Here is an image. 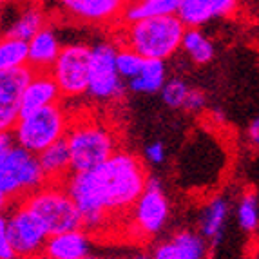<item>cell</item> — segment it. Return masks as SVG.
Masks as SVG:
<instances>
[{"mask_svg": "<svg viewBox=\"0 0 259 259\" xmlns=\"http://www.w3.org/2000/svg\"><path fill=\"white\" fill-rule=\"evenodd\" d=\"M145 165L134 152L118 149L98 167L83 172H71L64 182L82 214L83 229L89 234L102 232L133 210L147 185Z\"/></svg>", "mask_w": 259, "mask_h": 259, "instance_id": "cell-1", "label": "cell"}, {"mask_svg": "<svg viewBox=\"0 0 259 259\" xmlns=\"http://www.w3.org/2000/svg\"><path fill=\"white\" fill-rule=\"evenodd\" d=\"M116 46H127L143 58L168 60L182 49L187 26L178 15L152 17L143 20L121 24Z\"/></svg>", "mask_w": 259, "mask_h": 259, "instance_id": "cell-2", "label": "cell"}, {"mask_svg": "<svg viewBox=\"0 0 259 259\" xmlns=\"http://www.w3.org/2000/svg\"><path fill=\"white\" fill-rule=\"evenodd\" d=\"M65 142L69 147L73 172L98 167L120 149L114 131L102 120L91 116L73 118Z\"/></svg>", "mask_w": 259, "mask_h": 259, "instance_id": "cell-3", "label": "cell"}, {"mask_svg": "<svg viewBox=\"0 0 259 259\" xmlns=\"http://www.w3.org/2000/svg\"><path fill=\"white\" fill-rule=\"evenodd\" d=\"M71 120L73 118L62 104L48 105L38 111L22 114L13 129L15 142L33 154H40L44 149L65 140Z\"/></svg>", "mask_w": 259, "mask_h": 259, "instance_id": "cell-4", "label": "cell"}, {"mask_svg": "<svg viewBox=\"0 0 259 259\" xmlns=\"http://www.w3.org/2000/svg\"><path fill=\"white\" fill-rule=\"evenodd\" d=\"M46 227L48 234L82 229V214L64 183H46L20 199Z\"/></svg>", "mask_w": 259, "mask_h": 259, "instance_id": "cell-5", "label": "cell"}, {"mask_svg": "<svg viewBox=\"0 0 259 259\" xmlns=\"http://www.w3.org/2000/svg\"><path fill=\"white\" fill-rule=\"evenodd\" d=\"M46 183L36 154L15 145L0 156V194L9 201H20Z\"/></svg>", "mask_w": 259, "mask_h": 259, "instance_id": "cell-6", "label": "cell"}, {"mask_svg": "<svg viewBox=\"0 0 259 259\" xmlns=\"http://www.w3.org/2000/svg\"><path fill=\"white\" fill-rule=\"evenodd\" d=\"M118 46L112 42H98L93 46L89 62V87L87 95L96 102H116L123 98L127 87L116 65Z\"/></svg>", "mask_w": 259, "mask_h": 259, "instance_id": "cell-7", "label": "cell"}, {"mask_svg": "<svg viewBox=\"0 0 259 259\" xmlns=\"http://www.w3.org/2000/svg\"><path fill=\"white\" fill-rule=\"evenodd\" d=\"M91 51L93 48L85 44H67L62 48L49 71L60 89L62 98H78L87 95Z\"/></svg>", "mask_w": 259, "mask_h": 259, "instance_id": "cell-8", "label": "cell"}, {"mask_svg": "<svg viewBox=\"0 0 259 259\" xmlns=\"http://www.w3.org/2000/svg\"><path fill=\"white\" fill-rule=\"evenodd\" d=\"M131 214H133L134 232L143 239L156 238L165 229L170 216V205L158 178L149 176L145 190L134 203Z\"/></svg>", "mask_w": 259, "mask_h": 259, "instance_id": "cell-9", "label": "cell"}, {"mask_svg": "<svg viewBox=\"0 0 259 259\" xmlns=\"http://www.w3.org/2000/svg\"><path fill=\"white\" fill-rule=\"evenodd\" d=\"M8 227L15 250L20 257L29 259L44 252V246L49 238L48 230L22 201H17V205L8 214Z\"/></svg>", "mask_w": 259, "mask_h": 259, "instance_id": "cell-10", "label": "cell"}, {"mask_svg": "<svg viewBox=\"0 0 259 259\" xmlns=\"http://www.w3.org/2000/svg\"><path fill=\"white\" fill-rule=\"evenodd\" d=\"M33 69L29 65L0 73V133L13 131L22 116V95Z\"/></svg>", "mask_w": 259, "mask_h": 259, "instance_id": "cell-11", "label": "cell"}, {"mask_svg": "<svg viewBox=\"0 0 259 259\" xmlns=\"http://www.w3.org/2000/svg\"><path fill=\"white\" fill-rule=\"evenodd\" d=\"M69 17L85 24L109 26L121 24V17L129 0H56Z\"/></svg>", "mask_w": 259, "mask_h": 259, "instance_id": "cell-12", "label": "cell"}, {"mask_svg": "<svg viewBox=\"0 0 259 259\" xmlns=\"http://www.w3.org/2000/svg\"><path fill=\"white\" fill-rule=\"evenodd\" d=\"M207 239L192 229H182L152 248V259H205Z\"/></svg>", "mask_w": 259, "mask_h": 259, "instance_id": "cell-13", "label": "cell"}, {"mask_svg": "<svg viewBox=\"0 0 259 259\" xmlns=\"http://www.w3.org/2000/svg\"><path fill=\"white\" fill-rule=\"evenodd\" d=\"M238 11V0H182L178 17L187 27H201L218 18H229Z\"/></svg>", "mask_w": 259, "mask_h": 259, "instance_id": "cell-14", "label": "cell"}, {"mask_svg": "<svg viewBox=\"0 0 259 259\" xmlns=\"http://www.w3.org/2000/svg\"><path fill=\"white\" fill-rule=\"evenodd\" d=\"M230 216V201L225 196H212L203 205L198 218V232L210 246H218L225 238L227 221Z\"/></svg>", "mask_w": 259, "mask_h": 259, "instance_id": "cell-15", "label": "cell"}, {"mask_svg": "<svg viewBox=\"0 0 259 259\" xmlns=\"http://www.w3.org/2000/svg\"><path fill=\"white\" fill-rule=\"evenodd\" d=\"M44 254L49 259H83L91 254V234L83 227L51 234L44 246Z\"/></svg>", "mask_w": 259, "mask_h": 259, "instance_id": "cell-16", "label": "cell"}, {"mask_svg": "<svg viewBox=\"0 0 259 259\" xmlns=\"http://www.w3.org/2000/svg\"><path fill=\"white\" fill-rule=\"evenodd\" d=\"M62 93L49 71H33L24 95H22V114L38 111L48 105L60 104Z\"/></svg>", "mask_w": 259, "mask_h": 259, "instance_id": "cell-17", "label": "cell"}, {"mask_svg": "<svg viewBox=\"0 0 259 259\" xmlns=\"http://www.w3.org/2000/svg\"><path fill=\"white\" fill-rule=\"evenodd\" d=\"M60 38L49 26L42 27L35 36L27 40V65L33 71H51L62 51Z\"/></svg>", "mask_w": 259, "mask_h": 259, "instance_id": "cell-18", "label": "cell"}, {"mask_svg": "<svg viewBox=\"0 0 259 259\" xmlns=\"http://www.w3.org/2000/svg\"><path fill=\"white\" fill-rule=\"evenodd\" d=\"M38 156V163L42 167V172L46 176L49 183H64L71 170V156H69V147L67 142L60 140L51 147L44 149Z\"/></svg>", "mask_w": 259, "mask_h": 259, "instance_id": "cell-19", "label": "cell"}, {"mask_svg": "<svg viewBox=\"0 0 259 259\" xmlns=\"http://www.w3.org/2000/svg\"><path fill=\"white\" fill-rule=\"evenodd\" d=\"M180 6H182V0H129L121 17V24L152 17L178 15Z\"/></svg>", "mask_w": 259, "mask_h": 259, "instance_id": "cell-20", "label": "cell"}, {"mask_svg": "<svg viewBox=\"0 0 259 259\" xmlns=\"http://www.w3.org/2000/svg\"><path fill=\"white\" fill-rule=\"evenodd\" d=\"M165 82H167V67H165V62L145 58L143 69L140 71L138 76L131 78L127 87H129V91L140 93V95H154V93L161 91V87L165 85Z\"/></svg>", "mask_w": 259, "mask_h": 259, "instance_id": "cell-21", "label": "cell"}, {"mask_svg": "<svg viewBox=\"0 0 259 259\" xmlns=\"http://www.w3.org/2000/svg\"><path fill=\"white\" fill-rule=\"evenodd\" d=\"M182 49L189 55L190 62H194L196 65L208 64L216 55L212 40L203 31H199V27H187L185 35H183Z\"/></svg>", "mask_w": 259, "mask_h": 259, "instance_id": "cell-22", "label": "cell"}, {"mask_svg": "<svg viewBox=\"0 0 259 259\" xmlns=\"http://www.w3.org/2000/svg\"><path fill=\"white\" fill-rule=\"evenodd\" d=\"M42 27H46V13H44V9L38 8V6H27L20 13V17L9 26V29L6 31V35L27 42Z\"/></svg>", "mask_w": 259, "mask_h": 259, "instance_id": "cell-23", "label": "cell"}, {"mask_svg": "<svg viewBox=\"0 0 259 259\" xmlns=\"http://www.w3.org/2000/svg\"><path fill=\"white\" fill-rule=\"evenodd\" d=\"M27 65V42L4 35L0 36V73L20 69Z\"/></svg>", "mask_w": 259, "mask_h": 259, "instance_id": "cell-24", "label": "cell"}, {"mask_svg": "<svg viewBox=\"0 0 259 259\" xmlns=\"http://www.w3.org/2000/svg\"><path fill=\"white\" fill-rule=\"evenodd\" d=\"M236 220L239 229L246 234H254L259 229V196L246 190L239 196L236 205Z\"/></svg>", "mask_w": 259, "mask_h": 259, "instance_id": "cell-25", "label": "cell"}, {"mask_svg": "<svg viewBox=\"0 0 259 259\" xmlns=\"http://www.w3.org/2000/svg\"><path fill=\"white\" fill-rule=\"evenodd\" d=\"M143 64H145V58L140 53L127 48V46H118L116 65H118V73H120V76L123 80L129 82L131 78L138 76L140 71L143 69Z\"/></svg>", "mask_w": 259, "mask_h": 259, "instance_id": "cell-26", "label": "cell"}, {"mask_svg": "<svg viewBox=\"0 0 259 259\" xmlns=\"http://www.w3.org/2000/svg\"><path fill=\"white\" fill-rule=\"evenodd\" d=\"M189 91H190V87L185 80H182V78H168L167 82H165V85L161 87L160 95L167 107L183 109Z\"/></svg>", "mask_w": 259, "mask_h": 259, "instance_id": "cell-27", "label": "cell"}, {"mask_svg": "<svg viewBox=\"0 0 259 259\" xmlns=\"http://www.w3.org/2000/svg\"><path fill=\"white\" fill-rule=\"evenodd\" d=\"M0 259H20L17 254L9 236V227H8V216L0 214Z\"/></svg>", "mask_w": 259, "mask_h": 259, "instance_id": "cell-28", "label": "cell"}, {"mask_svg": "<svg viewBox=\"0 0 259 259\" xmlns=\"http://www.w3.org/2000/svg\"><path fill=\"white\" fill-rule=\"evenodd\" d=\"M143 154H145V160L152 165H161L167 160V149H165L163 142H160V140L149 143L145 151H143Z\"/></svg>", "mask_w": 259, "mask_h": 259, "instance_id": "cell-29", "label": "cell"}, {"mask_svg": "<svg viewBox=\"0 0 259 259\" xmlns=\"http://www.w3.org/2000/svg\"><path fill=\"white\" fill-rule=\"evenodd\" d=\"M207 107V95H205L201 89H192L190 87L189 95H187V100H185V105L183 109L189 112H201L203 109Z\"/></svg>", "mask_w": 259, "mask_h": 259, "instance_id": "cell-30", "label": "cell"}, {"mask_svg": "<svg viewBox=\"0 0 259 259\" xmlns=\"http://www.w3.org/2000/svg\"><path fill=\"white\" fill-rule=\"evenodd\" d=\"M246 140L252 147L259 149V116H255L246 127Z\"/></svg>", "mask_w": 259, "mask_h": 259, "instance_id": "cell-31", "label": "cell"}, {"mask_svg": "<svg viewBox=\"0 0 259 259\" xmlns=\"http://www.w3.org/2000/svg\"><path fill=\"white\" fill-rule=\"evenodd\" d=\"M17 142H15V136H13V131H4V133H0V156L8 152L11 147H15Z\"/></svg>", "mask_w": 259, "mask_h": 259, "instance_id": "cell-32", "label": "cell"}, {"mask_svg": "<svg viewBox=\"0 0 259 259\" xmlns=\"http://www.w3.org/2000/svg\"><path fill=\"white\" fill-rule=\"evenodd\" d=\"M8 207H9V199L4 194H0V214H4Z\"/></svg>", "mask_w": 259, "mask_h": 259, "instance_id": "cell-33", "label": "cell"}, {"mask_svg": "<svg viewBox=\"0 0 259 259\" xmlns=\"http://www.w3.org/2000/svg\"><path fill=\"white\" fill-rule=\"evenodd\" d=\"M131 259H152V254H149V252H138V254H134Z\"/></svg>", "mask_w": 259, "mask_h": 259, "instance_id": "cell-34", "label": "cell"}, {"mask_svg": "<svg viewBox=\"0 0 259 259\" xmlns=\"http://www.w3.org/2000/svg\"><path fill=\"white\" fill-rule=\"evenodd\" d=\"M29 259H49V257L42 252V254H36V255H33V257H29Z\"/></svg>", "mask_w": 259, "mask_h": 259, "instance_id": "cell-35", "label": "cell"}, {"mask_svg": "<svg viewBox=\"0 0 259 259\" xmlns=\"http://www.w3.org/2000/svg\"><path fill=\"white\" fill-rule=\"evenodd\" d=\"M83 259H102V257H98V255H93V254H89V255H85Z\"/></svg>", "mask_w": 259, "mask_h": 259, "instance_id": "cell-36", "label": "cell"}, {"mask_svg": "<svg viewBox=\"0 0 259 259\" xmlns=\"http://www.w3.org/2000/svg\"><path fill=\"white\" fill-rule=\"evenodd\" d=\"M6 2H9V0H0V6H4Z\"/></svg>", "mask_w": 259, "mask_h": 259, "instance_id": "cell-37", "label": "cell"}]
</instances>
